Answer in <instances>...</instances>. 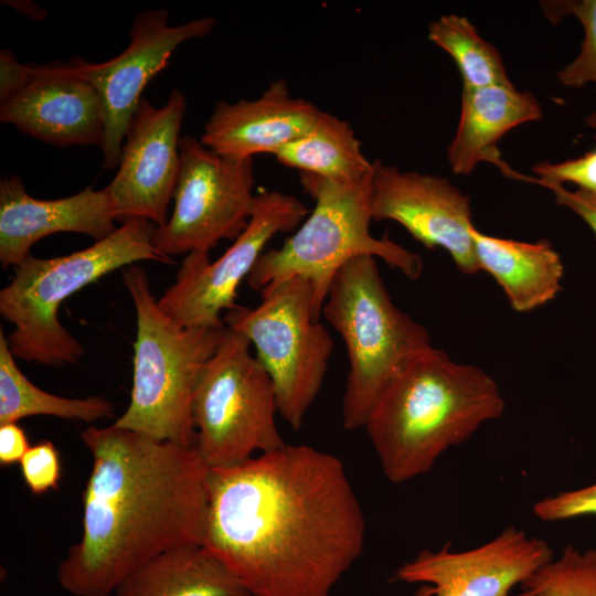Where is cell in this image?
<instances>
[{
    "label": "cell",
    "instance_id": "1",
    "mask_svg": "<svg viewBox=\"0 0 596 596\" xmlns=\"http://www.w3.org/2000/svg\"><path fill=\"white\" fill-rule=\"evenodd\" d=\"M366 523L343 462L284 445L210 469L203 545L252 596H329L361 556Z\"/></svg>",
    "mask_w": 596,
    "mask_h": 596
},
{
    "label": "cell",
    "instance_id": "2",
    "mask_svg": "<svg viewBox=\"0 0 596 596\" xmlns=\"http://www.w3.org/2000/svg\"><path fill=\"white\" fill-rule=\"evenodd\" d=\"M92 456L82 535L57 566L73 596H108L152 557L203 544L210 468L195 446L117 427L81 434Z\"/></svg>",
    "mask_w": 596,
    "mask_h": 596
},
{
    "label": "cell",
    "instance_id": "3",
    "mask_svg": "<svg viewBox=\"0 0 596 596\" xmlns=\"http://www.w3.org/2000/svg\"><path fill=\"white\" fill-rule=\"evenodd\" d=\"M504 407L489 374L430 347L391 379L363 428L384 476L398 485L428 472L446 450L499 418Z\"/></svg>",
    "mask_w": 596,
    "mask_h": 596
},
{
    "label": "cell",
    "instance_id": "4",
    "mask_svg": "<svg viewBox=\"0 0 596 596\" xmlns=\"http://www.w3.org/2000/svg\"><path fill=\"white\" fill-rule=\"evenodd\" d=\"M155 228L147 220H130L84 249L53 258L29 255L20 262L0 290V313L14 327L7 337L12 354L44 365L76 363L84 348L58 319L62 302L136 262L171 263L153 246Z\"/></svg>",
    "mask_w": 596,
    "mask_h": 596
},
{
    "label": "cell",
    "instance_id": "5",
    "mask_svg": "<svg viewBox=\"0 0 596 596\" xmlns=\"http://www.w3.org/2000/svg\"><path fill=\"white\" fill-rule=\"evenodd\" d=\"M123 278L136 310L137 330L130 401L114 425L195 446L194 393L226 326L182 327L160 308L142 267L128 266Z\"/></svg>",
    "mask_w": 596,
    "mask_h": 596
},
{
    "label": "cell",
    "instance_id": "6",
    "mask_svg": "<svg viewBox=\"0 0 596 596\" xmlns=\"http://www.w3.org/2000/svg\"><path fill=\"white\" fill-rule=\"evenodd\" d=\"M372 174L338 182L299 172L300 184L315 202L311 213L281 246L265 251L247 277L256 291L294 277L310 281L313 308L319 319L330 285L351 259L381 258L409 279L423 270L421 257L390 240L370 232Z\"/></svg>",
    "mask_w": 596,
    "mask_h": 596
},
{
    "label": "cell",
    "instance_id": "7",
    "mask_svg": "<svg viewBox=\"0 0 596 596\" xmlns=\"http://www.w3.org/2000/svg\"><path fill=\"white\" fill-rule=\"evenodd\" d=\"M321 315L342 338L348 354L342 425L348 430L364 427L391 379L433 347L429 334L394 305L373 256L355 257L339 269Z\"/></svg>",
    "mask_w": 596,
    "mask_h": 596
},
{
    "label": "cell",
    "instance_id": "8",
    "mask_svg": "<svg viewBox=\"0 0 596 596\" xmlns=\"http://www.w3.org/2000/svg\"><path fill=\"white\" fill-rule=\"evenodd\" d=\"M251 342L226 327L193 398L195 447L210 469L228 468L286 445L273 382Z\"/></svg>",
    "mask_w": 596,
    "mask_h": 596
},
{
    "label": "cell",
    "instance_id": "9",
    "mask_svg": "<svg viewBox=\"0 0 596 596\" xmlns=\"http://www.w3.org/2000/svg\"><path fill=\"white\" fill-rule=\"evenodd\" d=\"M260 295L256 307L236 306L223 321L255 347L273 382L278 414L299 430L322 386L333 341L316 317L309 280L294 277Z\"/></svg>",
    "mask_w": 596,
    "mask_h": 596
},
{
    "label": "cell",
    "instance_id": "10",
    "mask_svg": "<svg viewBox=\"0 0 596 596\" xmlns=\"http://www.w3.org/2000/svg\"><path fill=\"white\" fill-rule=\"evenodd\" d=\"M179 152L173 213L152 237L157 252L167 257L210 252L222 240H235L247 226L255 200L253 158L223 157L191 136H181Z\"/></svg>",
    "mask_w": 596,
    "mask_h": 596
},
{
    "label": "cell",
    "instance_id": "11",
    "mask_svg": "<svg viewBox=\"0 0 596 596\" xmlns=\"http://www.w3.org/2000/svg\"><path fill=\"white\" fill-rule=\"evenodd\" d=\"M296 196L280 191H262L245 230L216 259L207 251L187 254L174 283L163 292L160 308L182 327L225 326L223 316L237 305V289L247 279L265 246L279 233L296 230L309 215Z\"/></svg>",
    "mask_w": 596,
    "mask_h": 596
},
{
    "label": "cell",
    "instance_id": "12",
    "mask_svg": "<svg viewBox=\"0 0 596 596\" xmlns=\"http://www.w3.org/2000/svg\"><path fill=\"white\" fill-rule=\"evenodd\" d=\"M166 9H147L137 13L129 32V45L117 56L102 63L72 58L77 71L96 88L105 114V136L100 149L104 168L119 164L128 126L141 94L182 43L203 39L214 29L216 20L202 17L179 25H169Z\"/></svg>",
    "mask_w": 596,
    "mask_h": 596
},
{
    "label": "cell",
    "instance_id": "13",
    "mask_svg": "<svg viewBox=\"0 0 596 596\" xmlns=\"http://www.w3.org/2000/svg\"><path fill=\"white\" fill-rule=\"evenodd\" d=\"M187 99L177 88L155 107L142 98L128 126L118 171L107 185L117 221L164 224L180 170V130Z\"/></svg>",
    "mask_w": 596,
    "mask_h": 596
},
{
    "label": "cell",
    "instance_id": "14",
    "mask_svg": "<svg viewBox=\"0 0 596 596\" xmlns=\"http://www.w3.org/2000/svg\"><path fill=\"white\" fill-rule=\"evenodd\" d=\"M371 210L373 220L397 222L425 247L444 248L460 272H480L470 234V199L446 178L374 160Z\"/></svg>",
    "mask_w": 596,
    "mask_h": 596
},
{
    "label": "cell",
    "instance_id": "15",
    "mask_svg": "<svg viewBox=\"0 0 596 596\" xmlns=\"http://www.w3.org/2000/svg\"><path fill=\"white\" fill-rule=\"evenodd\" d=\"M0 120L55 147H100L105 136L99 95L72 61L24 65L0 95Z\"/></svg>",
    "mask_w": 596,
    "mask_h": 596
},
{
    "label": "cell",
    "instance_id": "16",
    "mask_svg": "<svg viewBox=\"0 0 596 596\" xmlns=\"http://www.w3.org/2000/svg\"><path fill=\"white\" fill-rule=\"evenodd\" d=\"M554 557L549 543L515 526L477 547L454 552L422 550L394 573L395 579L424 583L417 596H508L512 587Z\"/></svg>",
    "mask_w": 596,
    "mask_h": 596
},
{
    "label": "cell",
    "instance_id": "17",
    "mask_svg": "<svg viewBox=\"0 0 596 596\" xmlns=\"http://www.w3.org/2000/svg\"><path fill=\"white\" fill-rule=\"evenodd\" d=\"M116 213L107 187H87L55 200L28 194L18 175L0 181V263L15 267L40 240L60 232L85 234L99 241L116 231Z\"/></svg>",
    "mask_w": 596,
    "mask_h": 596
},
{
    "label": "cell",
    "instance_id": "18",
    "mask_svg": "<svg viewBox=\"0 0 596 596\" xmlns=\"http://www.w3.org/2000/svg\"><path fill=\"white\" fill-rule=\"evenodd\" d=\"M320 113L309 100L294 97L287 82L279 78L255 99L216 103L200 141L233 159L275 155L310 132Z\"/></svg>",
    "mask_w": 596,
    "mask_h": 596
},
{
    "label": "cell",
    "instance_id": "19",
    "mask_svg": "<svg viewBox=\"0 0 596 596\" xmlns=\"http://www.w3.org/2000/svg\"><path fill=\"white\" fill-rule=\"evenodd\" d=\"M541 118L535 96L513 85L462 88L460 117L447 153L453 172L469 174L482 161L504 169L497 142L514 127Z\"/></svg>",
    "mask_w": 596,
    "mask_h": 596
},
{
    "label": "cell",
    "instance_id": "20",
    "mask_svg": "<svg viewBox=\"0 0 596 596\" xmlns=\"http://www.w3.org/2000/svg\"><path fill=\"white\" fill-rule=\"evenodd\" d=\"M480 270L503 289L513 310L528 312L553 300L561 291L564 266L546 240L534 243L470 231Z\"/></svg>",
    "mask_w": 596,
    "mask_h": 596
},
{
    "label": "cell",
    "instance_id": "21",
    "mask_svg": "<svg viewBox=\"0 0 596 596\" xmlns=\"http://www.w3.org/2000/svg\"><path fill=\"white\" fill-rule=\"evenodd\" d=\"M116 596H252L203 544L170 549L140 566Z\"/></svg>",
    "mask_w": 596,
    "mask_h": 596
},
{
    "label": "cell",
    "instance_id": "22",
    "mask_svg": "<svg viewBox=\"0 0 596 596\" xmlns=\"http://www.w3.org/2000/svg\"><path fill=\"white\" fill-rule=\"evenodd\" d=\"M274 156L285 167L338 182L359 180L373 170L350 124L323 110L310 132Z\"/></svg>",
    "mask_w": 596,
    "mask_h": 596
},
{
    "label": "cell",
    "instance_id": "23",
    "mask_svg": "<svg viewBox=\"0 0 596 596\" xmlns=\"http://www.w3.org/2000/svg\"><path fill=\"white\" fill-rule=\"evenodd\" d=\"M8 338L0 330V425L30 416H53L94 423L114 415V405L98 395L63 397L43 391L19 369Z\"/></svg>",
    "mask_w": 596,
    "mask_h": 596
},
{
    "label": "cell",
    "instance_id": "24",
    "mask_svg": "<svg viewBox=\"0 0 596 596\" xmlns=\"http://www.w3.org/2000/svg\"><path fill=\"white\" fill-rule=\"evenodd\" d=\"M428 39L454 58L464 88L512 85L497 49L479 35L467 18L439 17L429 24Z\"/></svg>",
    "mask_w": 596,
    "mask_h": 596
},
{
    "label": "cell",
    "instance_id": "25",
    "mask_svg": "<svg viewBox=\"0 0 596 596\" xmlns=\"http://www.w3.org/2000/svg\"><path fill=\"white\" fill-rule=\"evenodd\" d=\"M529 596H596V547H563L521 584Z\"/></svg>",
    "mask_w": 596,
    "mask_h": 596
},
{
    "label": "cell",
    "instance_id": "26",
    "mask_svg": "<svg viewBox=\"0 0 596 596\" xmlns=\"http://www.w3.org/2000/svg\"><path fill=\"white\" fill-rule=\"evenodd\" d=\"M542 8L553 23L572 14L584 28L579 54L557 73L560 82L576 88L587 83L596 85V0L544 1Z\"/></svg>",
    "mask_w": 596,
    "mask_h": 596
},
{
    "label": "cell",
    "instance_id": "27",
    "mask_svg": "<svg viewBox=\"0 0 596 596\" xmlns=\"http://www.w3.org/2000/svg\"><path fill=\"white\" fill-rule=\"evenodd\" d=\"M538 178L526 177L510 167L504 175L536 184L574 183L577 190L596 201V147L584 155L558 163L538 162L532 167Z\"/></svg>",
    "mask_w": 596,
    "mask_h": 596
},
{
    "label": "cell",
    "instance_id": "28",
    "mask_svg": "<svg viewBox=\"0 0 596 596\" xmlns=\"http://www.w3.org/2000/svg\"><path fill=\"white\" fill-rule=\"evenodd\" d=\"M22 479L31 493L40 496L56 490L61 479L60 453L50 440L30 446L20 461Z\"/></svg>",
    "mask_w": 596,
    "mask_h": 596
},
{
    "label": "cell",
    "instance_id": "29",
    "mask_svg": "<svg viewBox=\"0 0 596 596\" xmlns=\"http://www.w3.org/2000/svg\"><path fill=\"white\" fill-rule=\"evenodd\" d=\"M532 512L544 522L596 517V482L545 497L534 503Z\"/></svg>",
    "mask_w": 596,
    "mask_h": 596
},
{
    "label": "cell",
    "instance_id": "30",
    "mask_svg": "<svg viewBox=\"0 0 596 596\" xmlns=\"http://www.w3.org/2000/svg\"><path fill=\"white\" fill-rule=\"evenodd\" d=\"M542 187L551 190L558 205L567 206L575 212L592 230L596 237V201L576 190L571 192L563 185L545 183Z\"/></svg>",
    "mask_w": 596,
    "mask_h": 596
},
{
    "label": "cell",
    "instance_id": "31",
    "mask_svg": "<svg viewBox=\"0 0 596 596\" xmlns=\"http://www.w3.org/2000/svg\"><path fill=\"white\" fill-rule=\"evenodd\" d=\"M30 448L24 429L17 423L0 425V466L20 464Z\"/></svg>",
    "mask_w": 596,
    "mask_h": 596
},
{
    "label": "cell",
    "instance_id": "32",
    "mask_svg": "<svg viewBox=\"0 0 596 596\" xmlns=\"http://www.w3.org/2000/svg\"><path fill=\"white\" fill-rule=\"evenodd\" d=\"M585 121L590 128L596 129V110L593 111L590 115H588ZM595 140H596V135H595Z\"/></svg>",
    "mask_w": 596,
    "mask_h": 596
},
{
    "label": "cell",
    "instance_id": "33",
    "mask_svg": "<svg viewBox=\"0 0 596 596\" xmlns=\"http://www.w3.org/2000/svg\"><path fill=\"white\" fill-rule=\"evenodd\" d=\"M508 596H529V593L525 590H522L520 594L517 595H508Z\"/></svg>",
    "mask_w": 596,
    "mask_h": 596
}]
</instances>
